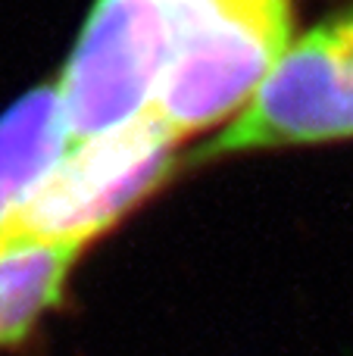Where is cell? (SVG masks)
Wrapping results in <instances>:
<instances>
[{
    "mask_svg": "<svg viewBox=\"0 0 353 356\" xmlns=\"http://www.w3.org/2000/svg\"><path fill=\"white\" fill-rule=\"evenodd\" d=\"M172 0H97L60 75L72 144L141 119L172 54Z\"/></svg>",
    "mask_w": 353,
    "mask_h": 356,
    "instance_id": "3",
    "label": "cell"
},
{
    "mask_svg": "<svg viewBox=\"0 0 353 356\" xmlns=\"http://www.w3.org/2000/svg\"><path fill=\"white\" fill-rule=\"evenodd\" d=\"M72 147L56 85L35 88L0 116V257L16 222Z\"/></svg>",
    "mask_w": 353,
    "mask_h": 356,
    "instance_id": "5",
    "label": "cell"
},
{
    "mask_svg": "<svg viewBox=\"0 0 353 356\" xmlns=\"http://www.w3.org/2000/svg\"><path fill=\"white\" fill-rule=\"evenodd\" d=\"M353 138V10L291 41L266 85L194 160Z\"/></svg>",
    "mask_w": 353,
    "mask_h": 356,
    "instance_id": "4",
    "label": "cell"
},
{
    "mask_svg": "<svg viewBox=\"0 0 353 356\" xmlns=\"http://www.w3.org/2000/svg\"><path fill=\"white\" fill-rule=\"evenodd\" d=\"M85 247H25L0 257V350L13 347L63 300Z\"/></svg>",
    "mask_w": 353,
    "mask_h": 356,
    "instance_id": "6",
    "label": "cell"
},
{
    "mask_svg": "<svg viewBox=\"0 0 353 356\" xmlns=\"http://www.w3.org/2000/svg\"><path fill=\"white\" fill-rule=\"evenodd\" d=\"M179 138L156 116L72 144L13 228L10 247H88L172 166Z\"/></svg>",
    "mask_w": 353,
    "mask_h": 356,
    "instance_id": "2",
    "label": "cell"
},
{
    "mask_svg": "<svg viewBox=\"0 0 353 356\" xmlns=\"http://www.w3.org/2000/svg\"><path fill=\"white\" fill-rule=\"evenodd\" d=\"M172 54L150 104L175 138L241 116L291 47L288 0H172Z\"/></svg>",
    "mask_w": 353,
    "mask_h": 356,
    "instance_id": "1",
    "label": "cell"
}]
</instances>
